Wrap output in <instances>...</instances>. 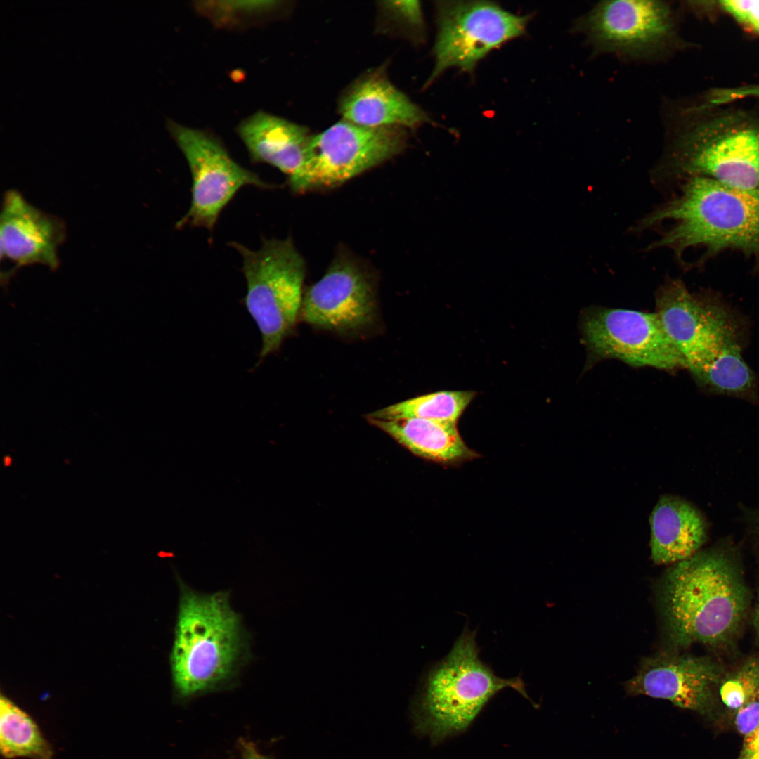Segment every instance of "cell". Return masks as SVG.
<instances>
[{
	"mask_svg": "<svg viewBox=\"0 0 759 759\" xmlns=\"http://www.w3.org/2000/svg\"><path fill=\"white\" fill-rule=\"evenodd\" d=\"M719 3L737 22L759 34V1L725 0Z\"/></svg>",
	"mask_w": 759,
	"mask_h": 759,
	"instance_id": "cell-25",
	"label": "cell"
},
{
	"mask_svg": "<svg viewBox=\"0 0 759 759\" xmlns=\"http://www.w3.org/2000/svg\"><path fill=\"white\" fill-rule=\"evenodd\" d=\"M741 759H759V751H757V752L754 753L753 754H752V755H749L748 757L741 758Z\"/></svg>",
	"mask_w": 759,
	"mask_h": 759,
	"instance_id": "cell-33",
	"label": "cell"
},
{
	"mask_svg": "<svg viewBox=\"0 0 759 759\" xmlns=\"http://www.w3.org/2000/svg\"><path fill=\"white\" fill-rule=\"evenodd\" d=\"M573 30L595 54L628 60H663L680 45L675 11L663 1H600L576 20Z\"/></svg>",
	"mask_w": 759,
	"mask_h": 759,
	"instance_id": "cell-7",
	"label": "cell"
},
{
	"mask_svg": "<svg viewBox=\"0 0 759 759\" xmlns=\"http://www.w3.org/2000/svg\"><path fill=\"white\" fill-rule=\"evenodd\" d=\"M748 590L734 557L724 548L696 552L665 573L660 602L667 635L675 647H719L737 635Z\"/></svg>",
	"mask_w": 759,
	"mask_h": 759,
	"instance_id": "cell-2",
	"label": "cell"
},
{
	"mask_svg": "<svg viewBox=\"0 0 759 759\" xmlns=\"http://www.w3.org/2000/svg\"><path fill=\"white\" fill-rule=\"evenodd\" d=\"M655 300V313L686 368L741 337L740 320L724 303L708 293L690 292L680 279L668 278Z\"/></svg>",
	"mask_w": 759,
	"mask_h": 759,
	"instance_id": "cell-12",
	"label": "cell"
},
{
	"mask_svg": "<svg viewBox=\"0 0 759 759\" xmlns=\"http://www.w3.org/2000/svg\"><path fill=\"white\" fill-rule=\"evenodd\" d=\"M167 129L184 155L192 176L190 206L177 229L201 227L212 231L223 209L245 186L270 189L257 174L237 163L218 138L207 131L169 119Z\"/></svg>",
	"mask_w": 759,
	"mask_h": 759,
	"instance_id": "cell-8",
	"label": "cell"
},
{
	"mask_svg": "<svg viewBox=\"0 0 759 759\" xmlns=\"http://www.w3.org/2000/svg\"><path fill=\"white\" fill-rule=\"evenodd\" d=\"M240 748L242 759H272L260 753L252 742L241 740Z\"/></svg>",
	"mask_w": 759,
	"mask_h": 759,
	"instance_id": "cell-30",
	"label": "cell"
},
{
	"mask_svg": "<svg viewBox=\"0 0 759 759\" xmlns=\"http://www.w3.org/2000/svg\"><path fill=\"white\" fill-rule=\"evenodd\" d=\"M384 6L387 10L395 14L403 22L409 25L421 27L422 24V13L420 4L417 1H402L386 2Z\"/></svg>",
	"mask_w": 759,
	"mask_h": 759,
	"instance_id": "cell-27",
	"label": "cell"
},
{
	"mask_svg": "<svg viewBox=\"0 0 759 759\" xmlns=\"http://www.w3.org/2000/svg\"><path fill=\"white\" fill-rule=\"evenodd\" d=\"M752 519V527L756 531V533L759 535V512L755 514H753L751 516Z\"/></svg>",
	"mask_w": 759,
	"mask_h": 759,
	"instance_id": "cell-32",
	"label": "cell"
},
{
	"mask_svg": "<svg viewBox=\"0 0 759 759\" xmlns=\"http://www.w3.org/2000/svg\"><path fill=\"white\" fill-rule=\"evenodd\" d=\"M0 750L6 758L51 759L53 755L34 720L4 696L0 699Z\"/></svg>",
	"mask_w": 759,
	"mask_h": 759,
	"instance_id": "cell-21",
	"label": "cell"
},
{
	"mask_svg": "<svg viewBox=\"0 0 759 759\" xmlns=\"http://www.w3.org/2000/svg\"><path fill=\"white\" fill-rule=\"evenodd\" d=\"M651 559L656 564L677 563L697 552L706 538L701 514L688 502L664 496L651 519Z\"/></svg>",
	"mask_w": 759,
	"mask_h": 759,
	"instance_id": "cell-18",
	"label": "cell"
},
{
	"mask_svg": "<svg viewBox=\"0 0 759 759\" xmlns=\"http://www.w3.org/2000/svg\"><path fill=\"white\" fill-rule=\"evenodd\" d=\"M736 711V727L745 737L751 734L759 724V693Z\"/></svg>",
	"mask_w": 759,
	"mask_h": 759,
	"instance_id": "cell-26",
	"label": "cell"
},
{
	"mask_svg": "<svg viewBox=\"0 0 759 759\" xmlns=\"http://www.w3.org/2000/svg\"><path fill=\"white\" fill-rule=\"evenodd\" d=\"M659 186L692 176L759 193V120L729 113L673 133L652 171Z\"/></svg>",
	"mask_w": 759,
	"mask_h": 759,
	"instance_id": "cell-5",
	"label": "cell"
},
{
	"mask_svg": "<svg viewBox=\"0 0 759 759\" xmlns=\"http://www.w3.org/2000/svg\"><path fill=\"white\" fill-rule=\"evenodd\" d=\"M580 330L589 368L607 359L667 371L686 368L655 312L592 306L580 315Z\"/></svg>",
	"mask_w": 759,
	"mask_h": 759,
	"instance_id": "cell-9",
	"label": "cell"
},
{
	"mask_svg": "<svg viewBox=\"0 0 759 759\" xmlns=\"http://www.w3.org/2000/svg\"><path fill=\"white\" fill-rule=\"evenodd\" d=\"M688 369L698 384L711 393L753 403L759 399L757 377L742 357L740 340L727 343Z\"/></svg>",
	"mask_w": 759,
	"mask_h": 759,
	"instance_id": "cell-20",
	"label": "cell"
},
{
	"mask_svg": "<svg viewBox=\"0 0 759 759\" xmlns=\"http://www.w3.org/2000/svg\"><path fill=\"white\" fill-rule=\"evenodd\" d=\"M670 221L647 249H671L677 258L690 247L715 254L737 249L759 256V193L710 178L685 179L680 193L640 219L633 231L657 228Z\"/></svg>",
	"mask_w": 759,
	"mask_h": 759,
	"instance_id": "cell-3",
	"label": "cell"
},
{
	"mask_svg": "<svg viewBox=\"0 0 759 759\" xmlns=\"http://www.w3.org/2000/svg\"><path fill=\"white\" fill-rule=\"evenodd\" d=\"M236 132L254 163L270 164L292 181L301 171L312 136L284 118L257 111L244 119Z\"/></svg>",
	"mask_w": 759,
	"mask_h": 759,
	"instance_id": "cell-17",
	"label": "cell"
},
{
	"mask_svg": "<svg viewBox=\"0 0 759 759\" xmlns=\"http://www.w3.org/2000/svg\"><path fill=\"white\" fill-rule=\"evenodd\" d=\"M753 623L755 628L758 642L759 643V586L757 592L756 602L753 612Z\"/></svg>",
	"mask_w": 759,
	"mask_h": 759,
	"instance_id": "cell-31",
	"label": "cell"
},
{
	"mask_svg": "<svg viewBox=\"0 0 759 759\" xmlns=\"http://www.w3.org/2000/svg\"><path fill=\"white\" fill-rule=\"evenodd\" d=\"M746 98H759V84L715 91L711 95V103L719 105Z\"/></svg>",
	"mask_w": 759,
	"mask_h": 759,
	"instance_id": "cell-28",
	"label": "cell"
},
{
	"mask_svg": "<svg viewBox=\"0 0 759 759\" xmlns=\"http://www.w3.org/2000/svg\"><path fill=\"white\" fill-rule=\"evenodd\" d=\"M475 395L472 391H438L387 406L368 417L387 420L419 418L457 424Z\"/></svg>",
	"mask_w": 759,
	"mask_h": 759,
	"instance_id": "cell-22",
	"label": "cell"
},
{
	"mask_svg": "<svg viewBox=\"0 0 759 759\" xmlns=\"http://www.w3.org/2000/svg\"><path fill=\"white\" fill-rule=\"evenodd\" d=\"M368 420L420 457L443 464L477 457L462 440L456 424L419 418Z\"/></svg>",
	"mask_w": 759,
	"mask_h": 759,
	"instance_id": "cell-19",
	"label": "cell"
},
{
	"mask_svg": "<svg viewBox=\"0 0 759 759\" xmlns=\"http://www.w3.org/2000/svg\"><path fill=\"white\" fill-rule=\"evenodd\" d=\"M406 142L401 127L337 122L312 136L305 164L289 184L296 193L338 186L395 156Z\"/></svg>",
	"mask_w": 759,
	"mask_h": 759,
	"instance_id": "cell-10",
	"label": "cell"
},
{
	"mask_svg": "<svg viewBox=\"0 0 759 759\" xmlns=\"http://www.w3.org/2000/svg\"><path fill=\"white\" fill-rule=\"evenodd\" d=\"M476 634L465 627L450 652L429 668L422 681L414 708L415 725L433 744L465 732L505 688L515 689L532 702L520 676L498 677L480 659Z\"/></svg>",
	"mask_w": 759,
	"mask_h": 759,
	"instance_id": "cell-4",
	"label": "cell"
},
{
	"mask_svg": "<svg viewBox=\"0 0 759 759\" xmlns=\"http://www.w3.org/2000/svg\"><path fill=\"white\" fill-rule=\"evenodd\" d=\"M179 601L169 662L174 694L188 699L235 685L252 659L250 635L229 591L204 593L178 573Z\"/></svg>",
	"mask_w": 759,
	"mask_h": 759,
	"instance_id": "cell-1",
	"label": "cell"
},
{
	"mask_svg": "<svg viewBox=\"0 0 759 759\" xmlns=\"http://www.w3.org/2000/svg\"><path fill=\"white\" fill-rule=\"evenodd\" d=\"M339 111L344 120L371 128H415L429 121L422 109L377 71L349 87L341 99Z\"/></svg>",
	"mask_w": 759,
	"mask_h": 759,
	"instance_id": "cell-16",
	"label": "cell"
},
{
	"mask_svg": "<svg viewBox=\"0 0 759 759\" xmlns=\"http://www.w3.org/2000/svg\"><path fill=\"white\" fill-rule=\"evenodd\" d=\"M279 3L275 1H197L195 7L214 24L226 27L262 20L273 12Z\"/></svg>",
	"mask_w": 759,
	"mask_h": 759,
	"instance_id": "cell-23",
	"label": "cell"
},
{
	"mask_svg": "<svg viewBox=\"0 0 759 759\" xmlns=\"http://www.w3.org/2000/svg\"><path fill=\"white\" fill-rule=\"evenodd\" d=\"M720 695L723 703L737 711L759 693V658L746 659L737 668L722 677Z\"/></svg>",
	"mask_w": 759,
	"mask_h": 759,
	"instance_id": "cell-24",
	"label": "cell"
},
{
	"mask_svg": "<svg viewBox=\"0 0 759 759\" xmlns=\"http://www.w3.org/2000/svg\"><path fill=\"white\" fill-rule=\"evenodd\" d=\"M722 670L707 657L662 652L644 659L637 674L625 684L631 696L666 699L699 713L706 711Z\"/></svg>",
	"mask_w": 759,
	"mask_h": 759,
	"instance_id": "cell-13",
	"label": "cell"
},
{
	"mask_svg": "<svg viewBox=\"0 0 759 759\" xmlns=\"http://www.w3.org/2000/svg\"><path fill=\"white\" fill-rule=\"evenodd\" d=\"M757 751H759V724L751 734L744 737L741 751L738 758L748 757Z\"/></svg>",
	"mask_w": 759,
	"mask_h": 759,
	"instance_id": "cell-29",
	"label": "cell"
},
{
	"mask_svg": "<svg viewBox=\"0 0 759 759\" xmlns=\"http://www.w3.org/2000/svg\"><path fill=\"white\" fill-rule=\"evenodd\" d=\"M241 255L245 305L262 340L260 359L275 352L292 332L301 306L304 260L290 239H264L258 250L230 243Z\"/></svg>",
	"mask_w": 759,
	"mask_h": 759,
	"instance_id": "cell-6",
	"label": "cell"
},
{
	"mask_svg": "<svg viewBox=\"0 0 759 759\" xmlns=\"http://www.w3.org/2000/svg\"><path fill=\"white\" fill-rule=\"evenodd\" d=\"M372 285L360 267L338 259L304 295L301 316L325 329L354 330L369 323L375 314Z\"/></svg>",
	"mask_w": 759,
	"mask_h": 759,
	"instance_id": "cell-14",
	"label": "cell"
},
{
	"mask_svg": "<svg viewBox=\"0 0 759 759\" xmlns=\"http://www.w3.org/2000/svg\"><path fill=\"white\" fill-rule=\"evenodd\" d=\"M2 202L1 260L13 264L11 272L34 264L57 269L58 249L66 237L63 221L35 207L15 190H7Z\"/></svg>",
	"mask_w": 759,
	"mask_h": 759,
	"instance_id": "cell-15",
	"label": "cell"
},
{
	"mask_svg": "<svg viewBox=\"0 0 759 759\" xmlns=\"http://www.w3.org/2000/svg\"><path fill=\"white\" fill-rule=\"evenodd\" d=\"M436 7L435 65L428 84L451 67L472 72L490 51L522 35L529 20L490 1H440Z\"/></svg>",
	"mask_w": 759,
	"mask_h": 759,
	"instance_id": "cell-11",
	"label": "cell"
}]
</instances>
